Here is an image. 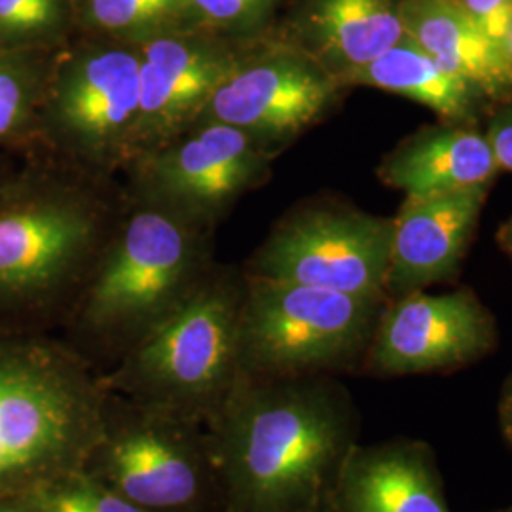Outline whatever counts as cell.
I'll return each instance as SVG.
<instances>
[{"label": "cell", "mask_w": 512, "mask_h": 512, "mask_svg": "<svg viewBox=\"0 0 512 512\" xmlns=\"http://www.w3.org/2000/svg\"><path fill=\"white\" fill-rule=\"evenodd\" d=\"M217 416L211 454L230 512H323L353 450L346 391L319 376H239Z\"/></svg>", "instance_id": "6da1fadb"}, {"label": "cell", "mask_w": 512, "mask_h": 512, "mask_svg": "<svg viewBox=\"0 0 512 512\" xmlns=\"http://www.w3.org/2000/svg\"><path fill=\"white\" fill-rule=\"evenodd\" d=\"M215 230L126 192L120 219L76 294L82 334L126 353L213 272Z\"/></svg>", "instance_id": "7a4b0ae2"}, {"label": "cell", "mask_w": 512, "mask_h": 512, "mask_svg": "<svg viewBox=\"0 0 512 512\" xmlns=\"http://www.w3.org/2000/svg\"><path fill=\"white\" fill-rule=\"evenodd\" d=\"M107 391L84 357L0 344V488L84 469L103 433Z\"/></svg>", "instance_id": "3957f363"}, {"label": "cell", "mask_w": 512, "mask_h": 512, "mask_svg": "<svg viewBox=\"0 0 512 512\" xmlns=\"http://www.w3.org/2000/svg\"><path fill=\"white\" fill-rule=\"evenodd\" d=\"M241 296L243 274L215 266L177 310L122 353L105 384L183 420L217 414L241 376Z\"/></svg>", "instance_id": "277c9868"}, {"label": "cell", "mask_w": 512, "mask_h": 512, "mask_svg": "<svg viewBox=\"0 0 512 512\" xmlns=\"http://www.w3.org/2000/svg\"><path fill=\"white\" fill-rule=\"evenodd\" d=\"M126 203L124 184L63 164L59 177L0 205V296L78 294Z\"/></svg>", "instance_id": "5b68a950"}, {"label": "cell", "mask_w": 512, "mask_h": 512, "mask_svg": "<svg viewBox=\"0 0 512 512\" xmlns=\"http://www.w3.org/2000/svg\"><path fill=\"white\" fill-rule=\"evenodd\" d=\"M384 304L243 274L241 376L310 378L363 363Z\"/></svg>", "instance_id": "8992f818"}, {"label": "cell", "mask_w": 512, "mask_h": 512, "mask_svg": "<svg viewBox=\"0 0 512 512\" xmlns=\"http://www.w3.org/2000/svg\"><path fill=\"white\" fill-rule=\"evenodd\" d=\"M139 63L137 46L84 35L55 52L38 118L63 164L105 179L124 173L139 124Z\"/></svg>", "instance_id": "52a82bcc"}, {"label": "cell", "mask_w": 512, "mask_h": 512, "mask_svg": "<svg viewBox=\"0 0 512 512\" xmlns=\"http://www.w3.org/2000/svg\"><path fill=\"white\" fill-rule=\"evenodd\" d=\"M393 220L336 200L302 203L275 222L243 274L387 300Z\"/></svg>", "instance_id": "ba28073f"}, {"label": "cell", "mask_w": 512, "mask_h": 512, "mask_svg": "<svg viewBox=\"0 0 512 512\" xmlns=\"http://www.w3.org/2000/svg\"><path fill=\"white\" fill-rule=\"evenodd\" d=\"M279 152L245 131L202 120L124 169V188L137 200L217 228L236 203L268 183Z\"/></svg>", "instance_id": "9c48e42d"}, {"label": "cell", "mask_w": 512, "mask_h": 512, "mask_svg": "<svg viewBox=\"0 0 512 512\" xmlns=\"http://www.w3.org/2000/svg\"><path fill=\"white\" fill-rule=\"evenodd\" d=\"M348 92L336 76L272 27L243 44L200 122L234 126L281 154L321 124Z\"/></svg>", "instance_id": "30bf717a"}, {"label": "cell", "mask_w": 512, "mask_h": 512, "mask_svg": "<svg viewBox=\"0 0 512 512\" xmlns=\"http://www.w3.org/2000/svg\"><path fill=\"white\" fill-rule=\"evenodd\" d=\"M137 406L118 420L107 408L84 471L148 512L200 509L219 480L211 446L190 433L188 420Z\"/></svg>", "instance_id": "8fae6325"}, {"label": "cell", "mask_w": 512, "mask_h": 512, "mask_svg": "<svg viewBox=\"0 0 512 512\" xmlns=\"http://www.w3.org/2000/svg\"><path fill=\"white\" fill-rule=\"evenodd\" d=\"M497 344L494 315L471 289L387 298L366 368L380 376L446 372L486 357Z\"/></svg>", "instance_id": "7c38bea8"}, {"label": "cell", "mask_w": 512, "mask_h": 512, "mask_svg": "<svg viewBox=\"0 0 512 512\" xmlns=\"http://www.w3.org/2000/svg\"><path fill=\"white\" fill-rule=\"evenodd\" d=\"M245 42L190 27L137 46L141 107L131 160L200 122Z\"/></svg>", "instance_id": "4fadbf2b"}, {"label": "cell", "mask_w": 512, "mask_h": 512, "mask_svg": "<svg viewBox=\"0 0 512 512\" xmlns=\"http://www.w3.org/2000/svg\"><path fill=\"white\" fill-rule=\"evenodd\" d=\"M490 188L412 198L393 217L387 298L454 279Z\"/></svg>", "instance_id": "5bb4252c"}, {"label": "cell", "mask_w": 512, "mask_h": 512, "mask_svg": "<svg viewBox=\"0 0 512 512\" xmlns=\"http://www.w3.org/2000/svg\"><path fill=\"white\" fill-rule=\"evenodd\" d=\"M274 27L342 84L404 38L401 0H293Z\"/></svg>", "instance_id": "9a60e30c"}, {"label": "cell", "mask_w": 512, "mask_h": 512, "mask_svg": "<svg viewBox=\"0 0 512 512\" xmlns=\"http://www.w3.org/2000/svg\"><path fill=\"white\" fill-rule=\"evenodd\" d=\"M329 512H452L433 450L420 440L355 444L336 476Z\"/></svg>", "instance_id": "2e32d148"}, {"label": "cell", "mask_w": 512, "mask_h": 512, "mask_svg": "<svg viewBox=\"0 0 512 512\" xmlns=\"http://www.w3.org/2000/svg\"><path fill=\"white\" fill-rule=\"evenodd\" d=\"M497 173L486 133L473 124L446 122L410 135L378 167L385 186L412 198L490 188Z\"/></svg>", "instance_id": "e0dca14e"}, {"label": "cell", "mask_w": 512, "mask_h": 512, "mask_svg": "<svg viewBox=\"0 0 512 512\" xmlns=\"http://www.w3.org/2000/svg\"><path fill=\"white\" fill-rule=\"evenodd\" d=\"M404 35L490 105L512 101V69L456 0H401Z\"/></svg>", "instance_id": "ac0fdd59"}, {"label": "cell", "mask_w": 512, "mask_h": 512, "mask_svg": "<svg viewBox=\"0 0 512 512\" xmlns=\"http://www.w3.org/2000/svg\"><path fill=\"white\" fill-rule=\"evenodd\" d=\"M344 86L401 95L437 112L446 124H473L480 109L488 105L475 88L440 67L406 35L363 69L349 74Z\"/></svg>", "instance_id": "d6986e66"}, {"label": "cell", "mask_w": 512, "mask_h": 512, "mask_svg": "<svg viewBox=\"0 0 512 512\" xmlns=\"http://www.w3.org/2000/svg\"><path fill=\"white\" fill-rule=\"evenodd\" d=\"M200 27L190 0H78L76 35L139 46L167 33Z\"/></svg>", "instance_id": "ffe728a7"}, {"label": "cell", "mask_w": 512, "mask_h": 512, "mask_svg": "<svg viewBox=\"0 0 512 512\" xmlns=\"http://www.w3.org/2000/svg\"><path fill=\"white\" fill-rule=\"evenodd\" d=\"M78 0H0V48L57 52L76 37Z\"/></svg>", "instance_id": "44dd1931"}, {"label": "cell", "mask_w": 512, "mask_h": 512, "mask_svg": "<svg viewBox=\"0 0 512 512\" xmlns=\"http://www.w3.org/2000/svg\"><path fill=\"white\" fill-rule=\"evenodd\" d=\"M23 52L0 48V141L25 133L38 110L44 95L50 65L33 67L23 57Z\"/></svg>", "instance_id": "7402d4cb"}, {"label": "cell", "mask_w": 512, "mask_h": 512, "mask_svg": "<svg viewBox=\"0 0 512 512\" xmlns=\"http://www.w3.org/2000/svg\"><path fill=\"white\" fill-rule=\"evenodd\" d=\"M35 512H148L107 484L80 469L37 486L31 495Z\"/></svg>", "instance_id": "603a6c76"}, {"label": "cell", "mask_w": 512, "mask_h": 512, "mask_svg": "<svg viewBox=\"0 0 512 512\" xmlns=\"http://www.w3.org/2000/svg\"><path fill=\"white\" fill-rule=\"evenodd\" d=\"M190 4L203 29L249 40L274 27L283 0H190Z\"/></svg>", "instance_id": "cb8c5ba5"}, {"label": "cell", "mask_w": 512, "mask_h": 512, "mask_svg": "<svg viewBox=\"0 0 512 512\" xmlns=\"http://www.w3.org/2000/svg\"><path fill=\"white\" fill-rule=\"evenodd\" d=\"M480 31L503 48L512 25V0H456Z\"/></svg>", "instance_id": "d4e9b609"}, {"label": "cell", "mask_w": 512, "mask_h": 512, "mask_svg": "<svg viewBox=\"0 0 512 512\" xmlns=\"http://www.w3.org/2000/svg\"><path fill=\"white\" fill-rule=\"evenodd\" d=\"M484 133L494 152L499 171L512 173V101L497 105Z\"/></svg>", "instance_id": "484cf974"}, {"label": "cell", "mask_w": 512, "mask_h": 512, "mask_svg": "<svg viewBox=\"0 0 512 512\" xmlns=\"http://www.w3.org/2000/svg\"><path fill=\"white\" fill-rule=\"evenodd\" d=\"M499 425L503 431V437L509 442L512 448V374L509 382L503 389V395L499 399Z\"/></svg>", "instance_id": "4316f807"}, {"label": "cell", "mask_w": 512, "mask_h": 512, "mask_svg": "<svg viewBox=\"0 0 512 512\" xmlns=\"http://www.w3.org/2000/svg\"><path fill=\"white\" fill-rule=\"evenodd\" d=\"M497 241H499L501 249L507 253L512 262V217L501 226V230L497 234Z\"/></svg>", "instance_id": "83f0119b"}, {"label": "cell", "mask_w": 512, "mask_h": 512, "mask_svg": "<svg viewBox=\"0 0 512 512\" xmlns=\"http://www.w3.org/2000/svg\"><path fill=\"white\" fill-rule=\"evenodd\" d=\"M503 52H505V57H507V61H509V65H511L512 69V25L511 29H509V35L505 38V44H503Z\"/></svg>", "instance_id": "f1b7e54d"}, {"label": "cell", "mask_w": 512, "mask_h": 512, "mask_svg": "<svg viewBox=\"0 0 512 512\" xmlns=\"http://www.w3.org/2000/svg\"><path fill=\"white\" fill-rule=\"evenodd\" d=\"M0 512H35L29 507H18V505H0Z\"/></svg>", "instance_id": "f546056e"}, {"label": "cell", "mask_w": 512, "mask_h": 512, "mask_svg": "<svg viewBox=\"0 0 512 512\" xmlns=\"http://www.w3.org/2000/svg\"><path fill=\"white\" fill-rule=\"evenodd\" d=\"M512 512V511H511Z\"/></svg>", "instance_id": "4dcf8cb0"}]
</instances>
